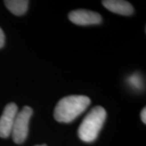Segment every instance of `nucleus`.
I'll return each mask as SVG.
<instances>
[{
  "label": "nucleus",
  "instance_id": "8",
  "mask_svg": "<svg viewBox=\"0 0 146 146\" xmlns=\"http://www.w3.org/2000/svg\"><path fill=\"white\" fill-rule=\"evenodd\" d=\"M130 81L131 84H132L136 88H139L140 87V84H139V81H140V80L138 78V76H132V77H131L130 79Z\"/></svg>",
  "mask_w": 146,
  "mask_h": 146
},
{
  "label": "nucleus",
  "instance_id": "3",
  "mask_svg": "<svg viewBox=\"0 0 146 146\" xmlns=\"http://www.w3.org/2000/svg\"><path fill=\"white\" fill-rule=\"evenodd\" d=\"M33 115V110L29 106H24L17 113L11 130L12 139L16 144H21L26 140L29 132V119Z\"/></svg>",
  "mask_w": 146,
  "mask_h": 146
},
{
  "label": "nucleus",
  "instance_id": "5",
  "mask_svg": "<svg viewBox=\"0 0 146 146\" xmlns=\"http://www.w3.org/2000/svg\"><path fill=\"white\" fill-rule=\"evenodd\" d=\"M68 18L73 24L82 26L98 25L102 21V16L100 14L92 11L84 9L71 11L68 15Z\"/></svg>",
  "mask_w": 146,
  "mask_h": 146
},
{
  "label": "nucleus",
  "instance_id": "4",
  "mask_svg": "<svg viewBox=\"0 0 146 146\" xmlns=\"http://www.w3.org/2000/svg\"><path fill=\"white\" fill-rule=\"evenodd\" d=\"M18 113V106L11 102L4 108L3 115L0 117V137L7 138L11 134L14 120Z\"/></svg>",
  "mask_w": 146,
  "mask_h": 146
},
{
  "label": "nucleus",
  "instance_id": "2",
  "mask_svg": "<svg viewBox=\"0 0 146 146\" xmlns=\"http://www.w3.org/2000/svg\"><path fill=\"white\" fill-rule=\"evenodd\" d=\"M106 111L102 106H95L84 117L78 129V136L84 142H93L99 134L104 124Z\"/></svg>",
  "mask_w": 146,
  "mask_h": 146
},
{
  "label": "nucleus",
  "instance_id": "6",
  "mask_svg": "<svg viewBox=\"0 0 146 146\" xmlns=\"http://www.w3.org/2000/svg\"><path fill=\"white\" fill-rule=\"evenodd\" d=\"M102 5L108 10L123 16H131L134 12V8L130 3L123 0H105Z\"/></svg>",
  "mask_w": 146,
  "mask_h": 146
},
{
  "label": "nucleus",
  "instance_id": "1",
  "mask_svg": "<svg viewBox=\"0 0 146 146\" xmlns=\"http://www.w3.org/2000/svg\"><path fill=\"white\" fill-rule=\"evenodd\" d=\"M91 103L89 97L83 95H71L58 101L54 117L59 123H70L81 115Z\"/></svg>",
  "mask_w": 146,
  "mask_h": 146
},
{
  "label": "nucleus",
  "instance_id": "11",
  "mask_svg": "<svg viewBox=\"0 0 146 146\" xmlns=\"http://www.w3.org/2000/svg\"><path fill=\"white\" fill-rule=\"evenodd\" d=\"M35 146H46V145H35Z\"/></svg>",
  "mask_w": 146,
  "mask_h": 146
},
{
  "label": "nucleus",
  "instance_id": "10",
  "mask_svg": "<svg viewBox=\"0 0 146 146\" xmlns=\"http://www.w3.org/2000/svg\"><path fill=\"white\" fill-rule=\"evenodd\" d=\"M141 120H142V122H143L144 123H146V109H145V108H143V110H141Z\"/></svg>",
  "mask_w": 146,
  "mask_h": 146
},
{
  "label": "nucleus",
  "instance_id": "7",
  "mask_svg": "<svg viewBox=\"0 0 146 146\" xmlns=\"http://www.w3.org/2000/svg\"><path fill=\"white\" fill-rule=\"evenodd\" d=\"M28 0H7L4 1L7 9L16 16H21L26 12L29 6Z\"/></svg>",
  "mask_w": 146,
  "mask_h": 146
},
{
  "label": "nucleus",
  "instance_id": "9",
  "mask_svg": "<svg viewBox=\"0 0 146 146\" xmlns=\"http://www.w3.org/2000/svg\"><path fill=\"white\" fill-rule=\"evenodd\" d=\"M4 42H5V35L2 29L0 28V49L4 46Z\"/></svg>",
  "mask_w": 146,
  "mask_h": 146
}]
</instances>
